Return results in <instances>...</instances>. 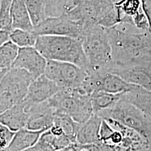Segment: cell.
<instances>
[{
    "label": "cell",
    "mask_w": 151,
    "mask_h": 151,
    "mask_svg": "<svg viewBox=\"0 0 151 151\" xmlns=\"http://www.w3.org/2000/svg\"><path fill=\"white\" fill-rule=\"evenodd\" d=\"M96 114L102 118H110L118 121L151 142V117L131 103L120 99L111 108Z\"/></svg>",
    "instance_id": "obj_5"
},
{
    "label": "cell",
    "mask_w": 151,
    "mask_h": 151,
    "mask_svg": "<svg viewBox=\"0 0 151 151\" xmlns=\"http://www.w3.org/2000/svg\"><path fill=\"white\" fill-rule=\"evenodd\" d=\"M60 89L54 82L44 74L31 82L27 95L23 101L27 107L32 104L44 103L53 97Z\"/></svg>",
    "instance_id": "obj_12"
},
{
    "label": "cell",
    "mask_w": 151,
    "mask_h": 151,
    "mask_svg": "<svg viewBox=\"0 0 151 151\" xmlns=\"http://www.w3.org/2000/svg\"><path fill=\"white\" fill-rule=\"evenodd\" d=\"M12 0H1L0 30H12L11 9Z\"/></svg>",
    "instance_id": "obj_25"
},
{
    "label": "cell",
    "mask_w": 151,
    "mask_h": 151,
    "mask_svg": "<svg viewBox=\"0 0 151 151\" xmlns=\"http://www.w3.org/2000/svg\"><path fill=\"white\" fill-rule=\"evenodd\" d=\"M0 5H1V0H0Z\"/></svg>",
    "instance_id": "obj_36"
},
{
    "label": "cell",
    "mask_w": 151,
    "mask_h": 151,
    "mask_svg": "<svg viewBox=\"0 0 151 151\" xmlns=\"http://www.w3.org/2000/svg\"><path fill=\"white\" fill-rule=\"evenodd\" d=\"M9 70L10 69H7V68H0V83L1 82L4 77L8 72Z\"/></svg>",
    "instance_id": "obj_31"
},
{
    "label": "cell",
    "mask_w": 151,
    "mask_h": 151,
    "mask_svg": "<svg viewBox=\"0 0 151 151\" xmlns=\"http://www.w3.org/2000/svg\"><path fill=\"white\" fill-rule=\"evenodd\" d=\"M34 47L47 60L70 63L88 72V62L79 39L66 36L40 35Z\"/></svg>",
    "instance_id": "obj_2"
},
{
    "label": "cell",
    "mask_w": 151,
    "mask_h": 151,
    "mask_svg": "<svg viewBox=\"0 0 151 151\" xmlns=\"http://www.w3.org/2000/svg\"><path fill=\"white\" fill-rule=\"evenodd\" d=\"M44 75L60 88L76 89L83 85L88 73L70 63L47 60Z\"/></svg>",
    "instance_id": "obj_7"
},
{
    "label": "cell",
    "mask_w": 151,
    "mask_h": 151,
    "mask_svg": "<svg viewBox=\"0 0 151 151\" xmlns=\"http://www.w3.org/2000/svg\"><path fill=\"white\" fill-rule=\"evenodd\" d=\"M73 143L74 142L70 137H68L65 134H63L62 135L60 136L55 137L53 146L54 150L56 151L63 149Z\"/></svg>",
    "instance_id": "obj_27"
},
{
    "label": "cell",
    "mask_w": 151,
    "mask_h": 151,
    "mask_svg": "<svg viewBox=\"0 0 151 151\" xmlns=\"http://www.w3.org/2000/svg\"><path fill=\"white\" fill-rule=\"evenodd\" d=\"M87 29L82 23L75 21L65 14L58 17H47L34 27L33 32L38 36H66L81 40Z\"/></svg>",
    "instance_id": "obj_8"
},
{
    "label": "cell",
    "mask_w": 151,
    "mask_h": 151,
    "mask_svg": "<svg viewBox=\"0 0 151 151\" xmlns=\"http://www.w3.org/2000/svg\"><path fill=\"white\" fill-rule=\"evenodd\" d=\"M123 93H112L104 91H96L90 95V100L93 114L111 108L121 99Z\"/></svg>",
    "instance_id": "obj_19"
},
{
    "label": "cell",
    "mask_w": 151,
    "mask_h": 151,
    "mask_svg": "<svg viewBox=\"0 0 151 151\" xmlns=\"http://www.w3.org/2000/svg\"><path fill=\"white\" fill-rule=\"evenodd\" d=\"M34 80L27 70L11 68L0 83V114L22 101Z\"/></svg>",
    "instance_id": "obj_6"
},
{
    "label": "cell",
    "mask_w": 151,
    "mask_h": 151,
    "mask_svg": "<svg viewBox=\"0 0 151 151\" xmlns=\"http://www.w3.org/2000/svg\"><path fill=\"white\" fill-rule=\"evenodd\" d=\"M50 132L52 133L53 135H54L55 137H58L60 135H62L64 134L63 129L60 127V126L57 125H53L50 129Z\"/></svg>",
    "instance_id": "obj_30"
},
{
    "label": "cell",
    "mask_w": 151,
    "mask_h": 151,
    "mask_svg": "<svg viewBox=\"0 0 151 151\" xmlns=\"http://www.w3.org/2000/svg\"><path fill=\"white\" fill-rule=\"evenodd\" d=\"M128 101L151 117V91L143 88H138L130 93Z\"/></svg>",
    "instance_id": "obj_20"
},
{
    "label": "cell",
    "mask_w": 151,
    "mask_h": 151,
    "mask_svg": "<svg viewBox=\"0 0 151 151\" xmlns=\"http://www.w3.org/2000/svg\"><path fill=\"white\" fill-rule=\"evenodd\" d=\"M44 132L22 128L15 132L7 151H23L32 147L37 143Z\"/></svg>",
    "instance_id": "obj_18"
},
{
    "label": "cell",
    "mask_w": 151,
    "mask_h": 151,
    "mask_svg": "<svg viewBox=\"0 0 151 151\" xmlns=\"http://www.w3.org/2000/svg\"><path fill=\"white\" fill-rule=\"evenodd\" d=\"M54 125L61 127L63 133L76 143V134L80 124L76 122L67 114L54 111Z\"/></svg>",
    "instance_id": "obj_21"
},
{
    "label": "cell",
    "mask_w": 151,
    "mask_h": 151,
    "mask_svg": "<svg viewBox=\"0 0 151 151\" xmlns=\"http://www.w3.org/2000/svg\"><path fill=\"white\" fill-rule=\"evenodd\" d=\"M23 151H55L53 147L39 139L34 146Z\"/></svg>",
    "instance_id": "obj_28"
},
{
    "label": "cell",
    "mask_w": 151,
    "mask_h": 151,
    "mask_svg": "<svg viewBox=\"0 0 151 151\" xmlns=\"http://www.w3.org/2000/svg\"><path fill=\"white\" fill-rule=\"evenodd\" d=\"M38 37L33 31L29 32L18 29H13L10 35V40L19 48L34 47Z\"/></svg>",
    "instance_id": "obj_22"
},
{
    "label": "cell",
    "mask_w": 151,
    "mask_h": 151,
    "mask_svg": "<svg viewBox=\"0 0 151 151\" xmlns=\"http://www.w3.org/2000/svg\"><path fill=\"white\" fill-rule=\"evenodd\" d=\"M19 47L11 40L0 48V68L10 69L17 56Z\"/></svg>",
    "instance_id": "obj_23"
},
{
    "label": "cell",
    "mask_w": 151,
    "mask_h": 151,
    "mask_svg": "<svg viewBox=\"0 0 151 151\" xmlns=\"http://www.w3.org/2000/svg\"><path fill=\"white\" fill-rule=\"evenodd\" d=\"M34 27L46 19L43 0H24Z\"/></svg>",
    "instance_id": "obj_24"
},
{
    "label": "cell",
    "mask_w": 151,
    "mask_h": 151,
    "mask_svg": "<svg viewBox=\"0 0 151 151\" xmlns=\"http://www.w3.org/2000/svg\"><path fill=\"white\" fill-rule=\"evenodd\" d=\"M55 151H65V149H61V150H56Z\"/></svg>",
    "instance_id": "obj_34"
},
{
    "label": "cell",
    "mask_w": 151,
    "mask_h": 151,
    "mask_svg": "<svg viewBox=\"0 0 151 151\" xmlns=\"http://www.w3.org/2000/svg\"><path fill=\"white\" fill-rule=\"evenodd\" d=\"M48 103L54 111L67 114L79 124L86 122L93 114L90 95L81 88H60Z\"/></svg>",
    "instance_id": "obj_4"
},
{
    "label": "cell",
    "mask_w": 151,
    "mask_h": 151,
    "mask_svg": "<svg viewBox=\"0 0 151 151\" xmlns=\"http://www.w3.org/2000/svg\"><path fill=\"white\" fill-rule=\"evenodd\" d=\"M80 151H88V150H87L86 149H85V148H80Z\"/></svg>",
    "instance_id": "obj_33"
},
{
    "label": "cell",
    "mask_w": 151,
    "mask_h": 151,
    "mask_svg": "<svg viewBox=\"0 0 151 151\" xmlns=\"http://www.w3.org/2000/svg\"><path fill=\"white\" fill-rule=\"evenodd\" d=\"M12 29L34 30V25L24 0H12L11 9Z\"/></svg>",
    "instance_id": "obj_17"
},
{
    "label": "cell",
    "mask_w": 151,
    "mask_h": 151,
    "mask_svg": "<svg viewBox=\"0 0 151 151\" xmlns=\"http://www.w3.org/2000/svg\"><path fill=\"white\" fill-rule=\"evenodd\" d=\"M47 63V60L34 47L19 48L12 68L27 70L35 80L44 74Z\"/></svg>",
    "instance_id": "obj_11"
},
{
    "label": "cell",
    "mask_w": 151,
    "mask_h": 151,
    "mask_svg": "<svg viewBox=\"0 0 151 151\" xmlns=\"http://www.w3.org/2000/svg\"><path fill=\"white\" fill-rule=\"evenodd\" d=\"M148 151V150H145V151Z\"/></svg>",
    "instance_id": "obj_35"
},
{
    "label": "cell",
    "mask_w": 151,
    "mask_h": 151,
    "mask_svg": "<svg viewBox=\"0 0 151 151\" xmlns=\"http://www.w3.org/2000/svg\"><path fill=\"white\" fill-rule=\"evenodd\" d=\"M111 127L120 130L123 135V140L117 151H143L148 150L149 141L135 130L110 118H104Z\"/></svg>",
    "instance_id": "obj_13"
},
{
    "label": "cell",
    "mask_w": 151,
    "mask_h": 151,
    "mask_svg": "<svg viewBox=\"0 0 151 151\" xmlns=\"http://www.w3.org/2000/svg\"><path fill=\"white\" fill-rule=\"evenodd\" d=\"M102 119L96 114H93L86 122L80 124L76 134V143L81 145L98 143Z\"/></svg>",
    "instance_id": "obj_16"
},
{
    "label": "cell",
    "mask_w": 151,
    "mask_h": 151,
    "mask_svg": "<svg viewBox=\"0 0 151 151\" xmlns=\"http://www.w3.org/2000/svg\"><path fill=\"white\" fill-rule=\"evenodd\" d=\"M108 72L118 76L129 83L151 91V62L125 65H111Z\"/></svg>",
    "instance_id": "obj_10"
},
{
    "label": "cell",
    "mask_w": 151,
    "mask_h": 151,
    "mask_svg": "<svg viewBox=\"0 0 151 151\" xmlns=\"http://www.w3.org/2000/svg\"><path fill=\"white\" fill-rule=\"evenodd\" d=\"M81 41L88 65L87 73L108 72L113 56L107 29L94 25L87 29Z\"/></svg>",
    "instance_id": "obj_3"
},
{
    "label": "cell",
    "mask_w": 151,
    "mask_h": 151,
    "mask_svg": "<svg viewBox=\"0 0 151 151\" xmlns=\"http://www.w3.org/2000/svg\"><path fill=\"white\" fill-rule=\"evenodd\" d=\"M29 114L26 128L28 129L46 131L54 125V111L48 101L32 104L27 108Z\"/></svg>",
    "instance_id": "obj_14"
},
{
    "label": "cell",
    "mask_w": 151,
    "mask_h": 151,
    "mask_svg": "<svg viewBox=\"0 0 151 151\" xmlns=\"http://www.w3.org/2000/svg\"><path fill=\"white\" fill-rule=\"evenodd\" d=\"M15 132L0 123V151H7Z\"/></svg>",
    "instance_id": "obj_26"
},
{
    "label": "cell",
    "mask_w": 151,
    "mask_h": 151,
    "mask_svg": "<svg viewBox=\"0 0 151 151\" xmlns=\"http://www.w3.org/2000/svg\"><path fill=\"white\" fill-rule=\"evenodd\" d=\"M148 151H151V142H150V143H149V148H148Z\"/></svg>",
    "instance_id": "obj_32"
},
{
    "label": "cell",
    "mask_w": 151,
    "mask_h": 151,
    "mask_svg": "<svg viewBox=\"0 0 151 151\" xmlns=\"http://www.w3.org/2000/svg\"><path fill=\"white\" fill-rule=\"evenodd\" d=\"M29 114L23 100L0 114V123L16 132L26 128Z\"/></svg>",
    "instance_id": "obj_15"
},
{
    "label": "cell",
    "mask_w": 151,
    "mask_h": 151,
    "mask_svg": "<svg viewBox=\"0 0 151 151\" xmlns=\"http://www.w3.org/2000/svg\"><path fill=\"white\" fill-rule=\"evenodd\" d=\"M107 31L112 49L111 65L151 62V32H132L119 25Z\"/></svg>",
    "instance_id": "obj_1"
},
{
    "label": "cell",
    "mask_w": 151,
    "mask_h": 151,
    "mask_svg": "<svg viewBox=\"0 0 151 151\" xmlns=\"http://www.w3.org/2000/svg\"><path fill=\"white\" fill-rule=\"evenodd\" d=\"M135 85L129 83L118 76L106 71L88 73L81 88L88 95L96 91L112 93H125L131 90Z\"/></svg>",
    "instance_id": "obj_9"
},
{
    "label": "cell",
    "mask_w": 151,
    "mask_h": 151,
    "mask_svg": "<svg viewBox=\"0 0 151 151\" xmlns=\"http://www.w3.org/2000/svg\"><path fill=\"white\" fill-rule=\"evenodd\" d=\"M12 31V30H11ZM11 30H0V48L3 46L7 42L10 40V35Z\"/></svg>",
    "instance_id": "obj_29"
}]
</instances>
